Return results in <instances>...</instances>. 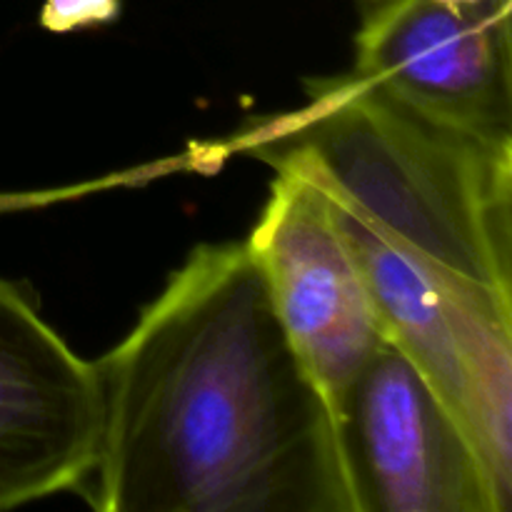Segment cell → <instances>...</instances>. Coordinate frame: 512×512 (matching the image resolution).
<instances>
[{
	"label": "cell",
	"instance_id": "cell-9",
	"mask_svg": "<svg viewBox=\"0 0 512 512\" xmlns=\"http://www.w3.org/2000/svg\"><path fill=\"white\" fill-rule=\"evenodd\" d=\"M360 3H363V5H368V8H370V5H375V3H380V0H360Z\"/></svg>",
	"mask_w": 512,
	"mask_h": 512
},
{
	"label": "cell",
	"instance_id": "cell-5",
	"mask_svg": "<svg viewBox=\"0 0 512 512\" xmlns=\"http://www.w3.org/2000/svg\"><path fill=\"white\" fill-rule=\"evenodd\" d=\"M353 73L433 123L512 143V13L380 0L355 35Z\"/></svg>",
	"mask_w": 512,
	"mask_h": 512
},
{
	"label": "cell",
	"instance_id": "cell-3",
	"mask_svg": "<svg viewBox=\"0 0 512 512\" xmlns=\"http://www.w3.org/2000/svg\"><path fill=\"white\" fill-rule=\"evenodd\" d=\"M353 512H508L418 368L383 340L335 413Z\"/></svg>",
	"mask_w": 512,
	"mask_h": 512
},
{
	"label": "cell",
	"instance_id": "cell-4",
	"mask_svg": "<svg viewBox=\"0 0 512 512\" xmlns=\"http://www.w3.org/2000/svg\"><path fill=\"white\" fill-rule=\"evenodd\" d=\"M275 173L268 203L245 243L335 420L348 388L385 338L323 190L295 170Z\"/></svg>",
	"mask_w": 512,
	"mask_h": 512
},
{
	"label": "cell",
	"instance_id": "cell-7",
	"mask_svg": "<svg viewBox=\"0 0 512 512\" xmlns=\"http://www.w3.org/2000/svg\"><path fill=\"white\" fill-rule=\"evenodd\" d=\"M120 15V0H45L40 25L50 33H73L80 28L113 23Z\"/></svg>",
	"mask_w": 512,
	"mask_h": 512
},
{
	"label": "cell",
	"instance_id": "cell-1",
	"mask_svg": "<svg viewBox=\"0 0 512 512\" xmlns=\"http://www.w3.org/2000/svg\"><path fill=\"white\" fill-rule=\"evenodd\" d=\"M233 153L323 190L380 330L438 393L512 505V143L433 123L368 78L308 83Z\"/></svg>",
	"mask_w": 512,
	"mask_h": 512
},
{
	"label": "cell",
	"instance_id": "cell-8",
	"mask_svg": "<svg viewBox=\"0 0 512 512\" xmlns=\"http://www.w3.org/2000/svg\"><path fill=\"white\" fill-rule=\"evenodd\" d=\"M438 3L473 10V13H512V0H438Z\"/></svg>",
	"mask_w": 512,
	"mask_h": 512
},
{
	"label": "cell",
	"instance_id": "cell-6",
	"mask_svg": "<svg viewBox=\"0 0 512 512\" xmlns=\"http://www.w3.org/2000/svg\"><path fill=\"white\" fill-rule=\"evenodd\" d=\"M100 423L95 363L0 278V510L78 490L95 465Z\"/></svg>",
	"mask_w": 512,
	"mask_h": 512
},
{
	"label": "cell",
	"instance_id": "cell-2",
	"mask_svg": "<svg viewBox=\"0 0 512 512\" xmlns=\"http://www.w3.org/2000/svg\"><path fill=\"white\" fill-rule=\"evenodd\" d=\"M100 512H353L335 420L248 243L198 245L95 363Z\"/></svg>",
	"mask_w": 512,
	"mask_h": 512
}]
</instances>
